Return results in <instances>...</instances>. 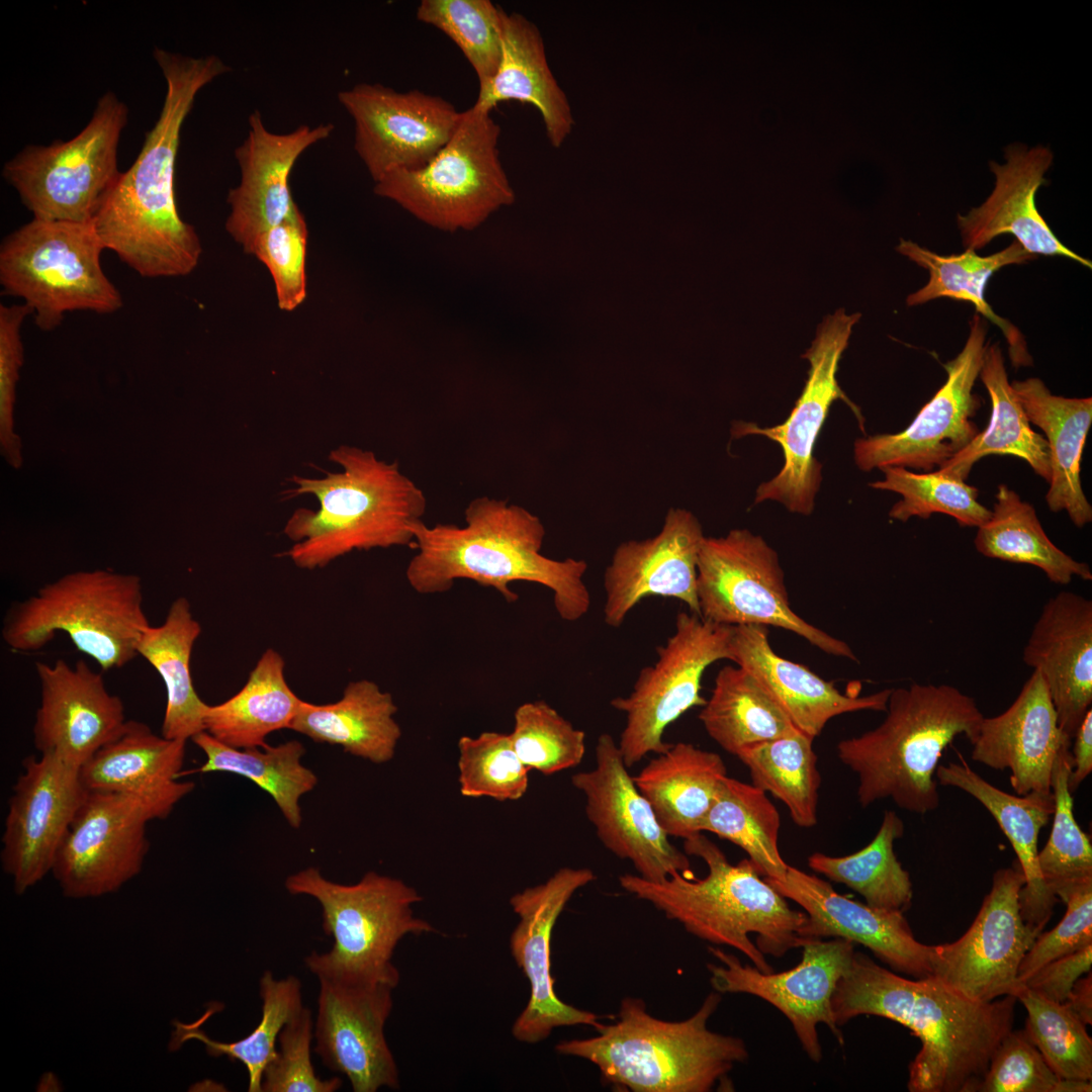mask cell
Returning a JSON list of instances; mask_svg holds the SVG:
<instances>
[{"label":"cell","mask_w":1092,"mask_h":1092,"mask_svg":"<svg viewBox=\"0 0 1092 1092\" xmlns=\"http://www.w3.org/2000/svg\"><path fill=\"white\" fill-rule=\"evenodd\" d=\"M166 81L159 117L146 133L131 166L108 189L92 223L104 246L146 278L190 274L202 247L182 219L175 195V169L183 123L199 91L232 69L219 57H189L156 48Z\"/></svg>","instance_id":"cell-1"},{"label":"cell","mask_w":1092,"mask_h":1092,"mask_svg":"<svg viewBox=\"0 0 1092 1092\" xmlns=\"http://www.w3.org/2000/svg\"><path fill=\"white\" fill-rule=\"evenodd\" d=\"M1016 1001L1004 996L975 1002L933 976L909 979L854 951L831 1004L838 1026L875 1015L904 1025L920 1039L909 1065L910 1092H976L995 1049L1013 1028Z\"/></svg>","instance_id":"cell-2"},{"label":"cell","mask_w":1092,"mask_h":1092,"mask_svg":"<svg viewBox=\"0 0 1092 1092\" xmlns=\"http://www.w3.org/2000/svg\"><path fill=\"white\" fill-rule=\"evenodd\" d=\"M465 525L417 523L412 532L417 554L405 570L410 585L421 595L446 593L457 579L492 587L513 603L510 584L535 582L553 593L557 615L574 622L589 610L584 583L587 564L568 557L557 560L541 549L545 528L541 520L518 505L480 496L464 512Z\"/></svg>","instance_id":"cell-3"},{"label":"cell","mask_w":1092,"mask_h":1092,"mask_svg":"<svg viewBox=\"0 0 1092 1092\" xmlns=\"http://www.w3.org/2000/svg\"><path fill=\"white\" fill-rule=\"evenodd\" d=\"M329 459L342 470L324 477L294 475L292 495L312 494L320 507L299 508L284 526L294 542L285 553L299 568H322L353 550L415 547L413 527L423 521L427 498L399 470L372 451L341 445Z\"/></svg>","instance_id":"cell-4"},{"label":"cell","mask_w":1092,"mask_h":1092,"mask_svg":"<svg viewBox=\"0 0 1092 1092\" xmlns=\"http://www.w3.org/2000/svg\"><path fill=\"white\" fill-rule=\"evenodd\" d=\"M684 849L705 861V878L676 874L650 882L625 874L619 877L620 886L679 922L689 933L739 950L762 973L774 972L764 954L782 958L807 942L801 936L807 914L794 910L760 879L748 858L730 863L702 832L686 838Z\"/></svg>","instance_id":"cell-5"},{"label":"cell","mask_w":1092,"mask_h":1092,"mask_svg":"<svg viewBox=\"0 0 1092 1092\" xmlns=\"http://www.w3.org/2000/svg\"><path fill=\"white\" fill-rule=\"evenodd\" d=\"M885 712L878 727L837 744L838 758L857 776L858 803L891 799L908 812L934 811L944 749L960 735L972 743L984 715L958 688L922 684L892 689Z\"/></svg>","instance_id":"cell-6"},{"label":"cell","mask_w":1092,"mask_h":1092,"mask_svg":"<svg viewBox=\"0 0 1092 1092\" xmlns=\"http://www.w3.org/2000/svg\"><path fill=\"white\" fill-rule=\"evenodd\" d=\"M721 1002L711 992L689 1018L667 1021L652 1016L641 998L622 999L612 1024L598 1035L560 1041L555 1051L594 1064L602 1078L633 1092H708L749 1053L744 1040L708 1028Z\"/></svg>","instance_id":"cell-7"},{"label":"cell","mask_w":1092,"mask_h":1092,"mask_svg":"<svg viewBox=\"0 0 1092 1092\" xmlns=\"http://www.w3.org/2000/svg\"><path fill=\"white\" fill-rule=\"evenodd\" d=\"M284 886L292 895L320 903L323 929L334 938L330 951H312L304 959L317 979L396 987L399 972L391 960L398 942L407 934L435 931L414 914L421 895L399 879L368 872L358 883L344 885L310 867L288 876Z\"/></svg>","instance_id":"cell-8"},{"label":"cell","mask_w":1092,"mask_h":1092,"mask_svg":"<svg viewBox=\"0 0 1092 1092\" xmlns=\"http://www.w3.org/2000/svg\"><path fill=\"white\" fill-rule=\"evenodd\" d=\"M150 625L139 576L78 571L13 603L1 636L13 651L34 652L63 632L76 649L110 670L138 656L140 638Z\"/></svg>","instance_id":"cell-9"},{"label":"cell","mask_w":1092,"mask_h":1092,"mask_svg":"<svg viewBox=\"0 0 1092 1092\" xmlns=\"http://www.w3.org/2000/svg\"><path fill=\"white\" fill-rule=\"evenodd\" d=\"M105 250L91 222L33 218L0 246V284L21 298L41 331L57 329L67 312H116L122 296L101 266Z\"/></svg>","instance_id":"cell-10"},{"label":"cell","mask_w":1092,"mask_h":1092,"mask_svg":"<svg viewBox=\"0 0 1092 1092\" xmlns=\"http://www.w3.org/2000/svg\"><path fill=\"white\" fill-rule=\"evenodd\" d=\"M499 135L491 111L473 104L429 163L387 173L375 182L374 192L435 229L474 230L515 200L499 159Z\"/></svg>","instance_id":"cell-11"},{"label":"cell","mask_w":1092,"mask_h":1092,"mask_svg":"<svg viewBox=\"0 0 1092 1092\" xmlns=\"http://www.w3.org/2000/svg\"><path fill=\"white\" fill-rule=\"evenodd\" d=\"M194 787L176 781L140 792H88L51 872L63 895L101 897L138 876L150 847L148 823L166 819Z\"/></svg>","instance_id":"cell-12"},{"label":"cell","mask_w":1092,"mask_h":1092,"mask_svg":"<svg viewBox=\"0 0 1092 1092\" xmlns=\"http://www.w3.org/2000/svg\"><path fill=\"white\" fill-rule=\"evenodd\" d=\"M128 109L113 92L69 141L30 145L8 160L2 176L33 218L91 222L120 171L117 154Z\"/></svg>","instance_id":"cell-13"},{"label":"cell","mask_w":1092,"mask_h":1092,"mask_svg":"<svg viewBox=\"0 0 1092 1092\" xmlns=\"http://www.w3.org/2000/svg\"><path fill=\"white\" fill-rule=\"evenodd\" d=\"M697 596L704 620L729 626H774L804 638L824 653L857 661L846 642L792 610L778 553L747 529L705 537L697 564Z\"/></svg>","instance_id":"cell-14"},{"label":"cell","mask_w":1092,"mask_h":1092,"mask_svg":"<svg viewBox=\"0 0 1092 1092\" xmlns=\"http://www.w3.org/2000/svg\"><path fill=\"white\" fill-rule=\"evenodd\" d=\"M732 634L733 626L691 612L676 615L675 630L657 648V660L640 670L629 695L611 701L626 715L618 747L628 768L648 753L665 752L671 746L663 740L665 729L693 707L705 705L702 676L714 662L732 661Z\"/></svg>","instance_id":"cell-15"},{"label":"cell","mask_w":1092,"mask_h":1092,"mask_svg":"<svg viewBox=\"0 0 1092 1092\" xmlns=\"http://www.w3.org/2000/svg\"><path fill=\"white\" fill-rule=\"evenodd\" d=\"M859 318L860 313L847 314L841 308L820 324L811 347L802 355L810 363L808 378L783 424L760 428L751 423H737L733 429L737 436H764L783 450L784 465L774 478L757 487L756 504L770 499L783 504L792 513L808 516L813 512L821 483V464L813 455L814 446L833 401L843 399L863 431L859 408L847 398L836 378L840 358Z\"/></svg>","instance_id":"cell-16"},{"label":"cell","mask_w":1092,"mask_h":1092,"mask_svg":"<svg viewBox=\"0 0 1092 1092\" xmlns=\"http://www.w3.org/2000/svg\"><path fill=\"white\" fill-rule=\"evenodd\" d=\"M987 332V321L976 312L964 348L942 364L944 384L907 428L855 441L854 461L860 470L886 466L938 470L975 439L981 430L973 419L982 400L974 386L988 345Z\"/></svg>","instance_id":"cell-17"},{"label":"cell","mask_w":1092,"mask_h":1092,"mask_svg":"<svg viewBox=\"0 0 1092 1092\" xmlns=\"http://www.w3.org/2000/svg\"><path fill=\"white\" fill-rule=\"evenodd\" d=\"M1024 882L1017 860L996 871L991 890L965 934L953 942L933 945L934 978L975 1002L1017 997L1024 987L1018 980L1020 964L1038 935L1021 917L1019 893Z\"/></svg>","instance_id":"cell-18"},{"label":"cell","mask_w":1092,"mask_h":1092,"mask_svg":"<svg viewBox=\"0 0 1092 1092\" xmlns=\"http://www.w3.org/2000/svg\"><path fill=\"white\" fill-rule=\"evenodd\" d=\"M337 97L353 119L354 149L374 182L429 163L454 134L462 112L440 96L379 83H358Z\"/></svg>","instance_id":"cell-19"},{"label":"cell","mask_w":1092,"mask_h":1092,"mask_svg":"<svg viewBox=\"0 0 1092 1092\" xmlns=\"http://www.w3.org/2000/svg\"><path fill=\"white\" fill-rule=\"evenodd\" d=\"M708 948L721 962V965H707L714 991L746 993L775 1006L789 1019L802 1049L813 1062L822 1060L819 1023L825 1024L839 1044H843L831 1000L838 981L850 965L854 943L839 937L811 938L802 946L801 962L777 974L742 965L735 954L718 947Z\"/></svg>","instance_id":"cell-20"},{"label":"cell","mask_w":1092,"mask_h":1092,"mask_svg":"<svg viewBox=\"0 0 1092 1092\" xmlns=\"http://www.w3.org/2000/svg\"><path fill=\"white\" fill-rule=\"evenodd\" d=\"M571 783L585 797V813L601 842L631 861L639 877L661 882L693 876L688 854L670 842L609 733L597 740L595 767L573 775Z\"/></svg>","instance_id":"cell-21"},{"label":"cell","mask_w":1092,"mask_h":1092,"mask_svg":"<svg viewBox=\"0 0 1092 1092\" xmlns=\"http://www.w3.org/2000/svg\"><path fill=\"white\" fill-rule=\"evenodd\" d=\"M88 790L80 767L56 756L26 757L12 787L2 834L3 871L22 895L52 872L57 851Z\"/></svg>","instance_id":"cell-22"},{"label":"cell","mask_w":1092,"mask_h":1092,"mask_svg":"<svg viewBox=\"0 0 1092 1092\" xmlns=\"http://www.w3.org/2000/svg\"><path fill=\"white\" fill-rule=\"evenodd\" d=\"M596 880L587 868H561L546 882L510 899L520 920L510 936L511 953L530 984L526 1007L515 1020L513 1036L526 1043L545 1040L561 1026H599L602 1016L563 1002L554 991L551 937L554 925L574 893Z\"/></svg>","instance_id":"cell-23"},{"label":"cell","mask_w":1092,"mask_h":1092,"mask_svg":"<svg viewBox=\"0 0 1092 1092\" xmlns=\"http://www.w3.org/2000/svg\"><path fill=\"white\" fill-rule=\"evenodd\" d=\"M314 1052L344 1074L354 1092L399 1088L398 1070L384 1035L395 987L318 979Z\"/></svg>","instance_id":"cell-24"},{"label":"cell","mask_w":1092,"mask_h":1092,"mask_svg":"<svg viewBox=\"0 0 1092 1092\" xmlns=\"http://www.w3.org/2000/svg\"><path fill=\"white\" fill-rule=\"evenodd\" d=\"M705 537L691 511L670 508L655 536L620 543L604 573L605 623L620 627L649 596L676 599L700 616L697 564Z\"/></svg>","instance_id":"cell-25"},{"label":"cell","mask_w":1092,"mask_h":1092,"mask_svg":"<svg viewBox=\"0 0 1092 1092\" xmlns=\"http://www.w3.org/2000/svg\"><path fill=\"white\" fill-rule=\"evenodd\" d=\"M764 880L807 914L805 940L843 938L869 948L892 970L914 979L932 976L933 945L918 941L904 912L872 907L837 893L826 881L788 866L782 881Z\"/></svg>","instance_id":"cell-26"},{"label":"cell","mask_w":1092,"mask_h":1092,"mask_svg":"<svg viewBox=\"0 0 1092 1092\" xmlns=\"http://www.w3.org/2000/svg\"><path fill=\"white\" fill-rule=\"evenodd\" d=\"M35 671L40 703L32 729L34 746L40 754L81 768L123 729V703L83 660L73 665L64 659L38 661Z\"/></svg>","instance_id":"cell-27"},{"label":"cell","mask_w":1092,"mask_h":1092,"mask_svg":"<svg viewBox=\"0 0 1092 1092\" xmlns=\"http://www.w3.org/2000/svg\"><path fill=\"white\" fill-rule=\"evenodd\" d=\"M248 123L247 136L235 150L241 179L228 194L225 230L250 254L261 234L298 208L289 185L291 171L298 158L327 140L335 126L301 124L292 131L277 133L266 127L258 110L249 115Z\"/></svg>","instance_id":"cell-28"},{"label":"cell","mask_w":1092,"mask_h":1092,"mask_svg":"<svg viewBox=\"0 0 1092 1092\" xmlns=\"http://www.w3.org/2000/svg\"><path fill=\"white\" fill-rule=\"evenodd\" d=\"M1053 153L1042 146L1027 148L1012 144L1005 150V162H990L995 186L986 200L957 217L966 250L978 251L996 237L1009 234L1023 249L1037 256H1060L1091 268V261L1065 246L1038 212L1035 195L1046 184L1045 172Z\"/></svg>","instance_id":"cell-29"},{"label":"cell","mask_w":1092,"mask_h":1092,"mask_svg":"<svg viewBox=\"0 0 1092 1092\" xmlns=\"http://www.w3.org/2000/svg\"><path fill=\"white\" fill-rule=\"evenodd\" d=\"M1072 742L1060 729L1046 685L1033 669L1003 713L982 719L972 759L996 770H1010L1016 795L1052 794V775L1062 746Z\"/></svg>","instance_id":"cell-30"},{"label":"cell","mask_w":1092,"mask_h":1092,"mask_svg":"<svg viewBox=\"0 0 1092 1092\" xmlns=\"http://www.w3.org/2000/svg\"><path fill=\"white\" fill-rule=\"evenodd\" d=\"M1022 659L1041 673L1060 729L1073 739L1092 704V601L1067 590L1050 598Z\"/></svg>","instance_id":"cell-31"},{"label":"cell","mask_w":1092,"mask_h":1092,"mask_svg":"<svg viewBox=\"0 0 1092 1092\" xmlns=\"http://www.w3.org/2000/svg\"><path fill=\"white\" fill-rule=\"evenodd\" d=\"M732 661L746 669L776 700L799 731L820 735L833 717L857 711L885 712L892 689L868 695L842 694L834 681L777 654L762 625L733 626Z\"/></svg>","instance_id":"cell-32"},{"label":"cell","mask_w":1092,"mask_h":1092,"mask_svg":"<svg viewBox=\"0 0 1092 1092\" xmlns=\"http://www.w3.org/2000/svg\"><path fill=\"white\" fill-rule=\"evenodd\" d=\"M935 778L942 786L960 789L978 800L1009 840L1025 879L1019 893L1021 917L1039 934L1059 901L1045 885L1037 861L1038 835L1055 809L1053 793L1008 794L983 779L963 758L938 765Z\"/></svg>","instance_id":"cell-33"},{"label":"cell","mask_w":1092,"mask_h":1092,"mask_svg":"<svg viewBox=\"0 0 1092 1092\" xmlns=\"http://www.w3.org/2000/svg\"><path fill=\"white\" fill-rule=\"evenodd\" d=\"M506 101L533 105L556 149L572 131L571 107L548 65L539 28L524 15L503 9L499 64L490 83L478 91L474 105L492 111Z\"/></svg>","instance_id":"cell-34"},{"label":"cell","mask_w":1092,"mask_h":1092,"mask_svg":"<svg viewBox=\"0 0 1092 1092\" xmlns=\"http://www.w3.org/2000/svg\"><path fill=\"white\" fill-rule=\"evenodd\" d=\"M1011 386L1028 421L1043 431L1049 443V509L1054 513L1065 511L1076 527L1083 528L1092 521V507L1081 482L1083 449L1092 424V398L1055 395L1037 377L1014 380Z\"/></svg>","instance_id":"cell-35"},{"label":"cell","mask_w":1092,"mask_h":1092,"mask_svg":"<svg viewBox=\"0 0 1092 1092\" xmlns=\"http://www.w3.org/2000/svg\"><path fill=\"white\" fill-rule=\"evenodd\" d=\"M727 769L722 757L692 743L677 742L633 777L668 836L701 833Z\"/></svg>","instance_id":"cell-36"},{"label":"cell","mask_w":1092,"mask_h":1092,"mask_svg":"<svg viewBox=\"0 0 1092 1092\" xmlns=\"http://www.w3.org/2000/svg\"><path fill=\"white\" fill-rule=\"evenodd\" d=\"M396 712L389 693L372 680L359 679L349 682L335 703L303 701L289 729L380 764L392 759L401 736Z\"/></svg>","instance_id":"cell-37"},{"label":"cell","mask_w":1092,"mask_h":1092,"mask_svg":"<svg viewBox=\"0 0 1092 1092\" xmlns=\"http://www.w3.org/2000/svg\"><path fill=\"white\" fill-rule=\"evenodd\" d=\"M897 251L929 273L927 283L908 295L906 302L909 306L941 297L970 302L977 313L1001 330L1008 343L1013 367L1032 364L1023 335L992 309L985 298V289L989 279L1001 268L1027 263L1036 256L1028 253L1017 241L988 256H980L973 250H965L962 254L939 255L906 240L900 241Z\"/></svg>","instance_id":"cell-38"},{"label":"cell","mask_w":1092,"mask_h":1092,"mask_svg":"<svg viewBox=\"0 0 1092 1092\" xmlns=\"http://www.w3.org/2000/svg\"><path fill=\"white\" fill-rule=\"evenodd\" d=\"M979 377L991 399L989 424L938 471L966 481L981 458L1011 455L1024 460L1049 483L1052 476L1049 443L1031 428L1008 380L1004 356L998 343H988Z\"/></svg>","instance_id":"cell-39"},{"label":"cell","mask_w":1092,"mask_h":1092,"mask_svg":"<svg viewBox=\"0 0 1092 1092\" xmlns=\"http://www.w3.org/2000/svg\"><path fill=\"white\" fill-rule=\"evenodd\" d=\"M280 653L269 648L244 687L226 701L206 705L204 731L236 748L266 747V737L289 729L302 704L289 688Z\"/></svg>","instance_id":"cell-40"},{"label":"cell","mask_w":1092,"mask_h":1092,"mask_svg":"<svg viewBox=\"0 0 1092 1092\" xmlns=\"http://www.w3.org/2000/svg\"><path fill=\"white\" fill-rule=\"evenodd\" d=\"M200 633L201 626L193 617L190 603L180 597L171 604L164 622L150 625L138 644V655L157 670L165 685L161 735L168 739L187 741L204 731L207 704L194 689L190 667L193 646Z\"/></svg>","instance_id":"cell-41"},{"label":"cell","mask_w":1092,"mask_h":1092,"mask_svg":"<svg viewBox=\"0 0 1092 1092\" xmlns=\"http://www.w3.org/2000/svg\"><path fill=\"white\" fill-rule=\"evenodd\" d=\"M186 742L127 720L121 732L81 766L82 783L89 792H140L172 784L180 779Z\"/></svg>","instance_id":"cell-42"},{"label":"cell","mask_w":1092,"mask_h":1092,"mask_svg":"<svg viewBox=\"0 0 1092 1092\" xmlns=\"http://www.w3.org/2000/svg\"><path fill=\"white\" fill-rule=\"evenodd\" d=\"M991 517L977 528L974 545L979 553L1039 568L1056 584L1067 585L1074 577L1092 580V571L1057 547L1044 532L1032 505L1006 484H999Z\"/></svg>","instance_id":"cell-43"},{"label":"cell","mask_w":1092,"mask_h":1092,"mask_svg":"<svg viewBox=\"0 0 1092 1092\" xmlns=\"http://www.w3.org/2000/svg\"><path fill=\"white\" fill-rule=\"evenodd\" d=\"M699 719L708 735L735 756L798 730L755 676L738 665L718 671Z\"/></svg>","instance_id":"cell-44"},{"label":"cell","mask_w":1092,"mask_h":1092,"mask_svg":"<svg viewBox=\"0 0 1092 1092\" xmlns=\"http://www.w3.org/2000/svg\"><path fill=\"white\" fill-rule=\"evenodd\" d=\"M205 755L203 764L182 770L180 778L193 772H230L242 776L268 793L292 828L302 822L300 798L314 789L316 775L301 763L303 744L290 740L276 746L236 748L206 731L191 739Z\"/></svg>","instance_id":"cell-45"},{"label":"cell","mask_w":1092,"mask_h":1092,"mask_svg":"<svg viewBox=\"0 0 1092 1092\" xmlns=\"http://www.w3.org/2000/svg\"><path fill=\"white\" fill-rule=\"evenodd\" d=\"M904 830L898 814L886 810L877 834L863 848L844 856L814 852L808 857V866L852 889L872 907L904 912L912 902V882L894 851L895 840L903 836Z\"/></svg>","instance_id":"cell-46"},{"label":"cell","mask_w":1092,"mask_h":1092,"mask_svg":"<svg viewBox=\"0 0 1092 1092\" xmlns=\"http://www.w3.org/2000/svg\"><path fill=\"white\" fill-rule=\"evenodd\" d=\"M780 827V814L764 791L725 777L702 831L715 833L743 849L760 876L782 881L789 864L779 849Z\"/></svg>","instance_id":"cell-47"},{"label":"cell","mask_w":1092,"mask_h":1092,"mask_svg":"<svg viewBox=\"0 0 1092 1092\" xmlns=\"http://www.w3.org/2000/svg\"><path fill=\"white\" fill-rule=\"evenodd\" d=\"M260 996L261 1020L246 1037L221 1042L213 1040L200 1028L201 1020L192 1023L175 1020L169 1049L176 1051L188 1040H198L208 1056H225L232 1061L241 1062L248 1071V1091L262 1092V1075L268 1063L277 1055L279 1033L285 1023L303 1007L301 983L295 976L276 980L272 972L265 971L260 979Z\"/></svg>","instance_id":"cell-48"},{"label":"cell","mask_w":1092,"mask_h":1092,"mask_svg":"<svg viewBox=\"0 0 1092 1092\" xmlns=\"http://www.w3.org/2000/svg\"><path fill=\"white\" fill-rule=\"evenodd\" d=\"M813 740L795 730L736 755L749 769L752 785L781 800L793 822L802 828L817 823L821 776Z\"/></svg>","instance_id":"cell-49"},{"label":"cell","mask_w":1092,"mask_h":1092,"mask_svg":"<svg viewBox=\"0 0 1092 1092\" xmlns=\"http://www.w3.org/2000/svg\"><path fill=\"white\" fill-rule=\"evenodd\" d=\"M884 479L869 485L901 495L890 510L892 520L907 522L913 517L929 519L932 514L952 517L962 527H980L991 517V510L979 500V490L965 480L938 470L915 472L904 467L881 468Z\"/></svg>","instance_id":"cell-50"},{"label":"cell","mask_w":1092,"mask_h":1092,"mask_svg":"<svg viewBox=\"0 0 1092 1092\" xmlns=\"http://www.w3.org/2000/svg\"><path fill=\"white\" fill-rule=\"evenodd\" d=\"M1071 745L1072 742L1064 744L1055 760L1053 825L1037 855L1042 879L1056 896L1067 888L1092 882V844L1075 819L1073 793L1068 785L1073 768Z\"/></svg>","instance_id":"cell-51"},{"label":"cell","mask_w":1092,"mask_h":1092,"mask_svg":"<svg viewBox=\"0 0 1092 1092\" xmlns=\"http://www.w3.org/2000/svg\"><path fill=\"white\" fill-rule=\"evenodd\" d=\"M416 15L455 42L473 68L479 90L490 83L502 56L503 8L489 0H422Z\"/></svg>","instance_id":"cell-52"},{"label":"cell","mask_w":1092,"mask_h":1092,"mask_svg":"<svg viewBox=\"0 0 1092 1092\" xmlns=\"http://www.w3.org/2000/svg\"><path fill=\"white\" fill-rule=\"evenodd\" d=\"M1027 1011L1025 1031L1061 1079H1092V1039L1065 1003L1046 1000L1023 987L1017 995Z\"/></svg>","instance_id":"cell-53"},{"label":"cell","mask_w":1092,"mask_h":1092,"mask_svg":"<svg viewBox=\"0 0 1092 1092\" xmlns=\"http://www.w3.org/2000/svg\"><path fill=\"white\" fill-rule=\"evenodd\" d=\"M510 733L513 747L529 769L545 776L578 765L585 753V733L543 701L520 705Z\"/></svg>","instance_id":"cell-54"},{"label":"cell","mask_w":1092,"mask_h":1092,"mask_svg":"<svg viewBox=\"0 0 1092 1092\" xmlns=\"http://www.w3.org/2000/svg\"><path fill=\"white\" fill-rule=\"evenodd\" d=\"M459 784L462 796L516 801L528 789L529 768L517 755L510 734L482 732L458 741Z\"/></svg>","instance_id":"cell-55"},{"label":"cell","mask_w":1092,"mask_h":1092,"mask_svg":"<svg viewBox=\"0 0 1092 1092\" xmlns=\"http://www.w3.org/2000/svg\"><path fill=\"white\" fill-rule=\"evenodd\" d=\"M307 235L305 218L297 208L286 219L261 234L250 253L268 268L278 305L285 311L294 310L306 297Z\"/></svg>","instance_id":"cell-56"},{"label":"cell","mask_w":1092,"mask_h":1092,"mask_svg":"<svg viewBox=\"0 0 1092 1092\" xmlns=\"http://www.w3.org/2000/svg\"><path fill=\"white\" fill-rule=\"evenodd\" d=\"M313 1026L311 1012L304 1006L285 1023L278 1036L280 1051L264 1069L262 1092H334L341 1088L340 1078L315 1075L310 1057Z\"/></svg>","instance_id":"cell-57"},{"label":"cell","mask_w":1092,"mask_h":1092,"mask_svg":"<svg viewBox=\"0 0 1092 1092\" xmlns=\"http://www.w3.org/2000/svg\"><path fill=\"white\" fill-rule=\"evenodd\" d=\"M1060 1081L1025 1029H1012L995 1049L976 1092H1058Z\"/></svg>","instance_id":"cell-58"},{"label":"cell","mask_w":1092,"mask_h":1092,"mask_svg":"<svg viewBox=\"0 0 1092 1092\" xmlns=\"http://www.w3.org/2000/svg\"><path fill=\"white\" fill-rule=\"evenodd\" d=\"M1066 913L1056 927L1039 933L1024 956L1018 980L1023 985L1045 964L1092 944V882L1075 885L1057 895Z\"/></svg>","instance_id":"cell-59"},{"label":"cell","mask_w":1092,"mask_h":1092,"mask_svg":"<svg viewBox=\"0 0 1092 1092\" xmlns=\"http://www.w3.org/2000/svg\"><path fill=\"white\" fill-rule=\"evenodd\" d=\"M31 309L22 304L0 305V411L2 421L9 418L18 371L23 360L21 330Z\"/></svg>","instance_id":"cell-60"},{"label":"cell","mask_w":1092,"mask_h":1092,"mask_svg":"<svg viewBox=\"0 0 1092 1092\" xmlns=\"http://www.w3.org/2000/svg\"><path fill=\"white\" fill-rule=\"evenodd\" d=\"M1091 965L1092 944L1045 964L1023 986L1046 1000L1064 1003L1075 982L1091 971Z\"/></svg>","instance_id":"cell-61"},{"label":"cell","mask_w":1092,"mask_h":1092,"mask_svg":"<svg viewBox=\"0 0 1092 1092\" xmlns=\"http://www.w3.org/2000/svg\"><path fill=\"white\" fill-rule=\"evenodd\" d=\"M1073 739V768L1068 781L1072 793L1092 771V709L1084 716Z\"/></svg>","instance_id":"cell-62"},{"label":"cell","mask_w":1092,"mask_h":1092,"mask_svg":"<svg viewBox=\"0 0 1092 1092\" xmlns=\"http://www.w3.org/2000/svg\"><path fill=\"white\" fill-rule=\"evenodd\" d=\"M1066 1006L1085 1024H1092V974L1080 977L1074 984L1066 1001Z\"/></svg>","instance_id":"cell-63"}]
</instances>
